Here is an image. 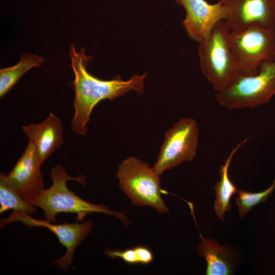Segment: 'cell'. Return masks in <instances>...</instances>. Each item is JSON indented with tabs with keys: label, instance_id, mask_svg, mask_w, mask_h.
I'll list each match as a JSON object with an SVG mask.
<instances>
[{
	"label": "cell",
	"instance_id": "cell-1",
	"mask_svg": "<svg viewBox=\"0 0 275 275\" xmlns=\"http://www.w3.org/2000/svg\"><path fill=\"white\" fill-rule=\"evenodd\" d=\"M69 55L75 78L72 82L75 96L73 101L75 109L71 120V128L74 132L86 135L88 132L87 125L90 116L95 105L104 99L113 100L124 96L131 90L140 94L144 93V80L147 72L143 75H134L129 80H123L121 76H116L109 80L98 79L90 74L87 66L92 57L86 54L84 47L77 51L71 44Z\"/></svg>",
	"mask_w": 275,
	"mask_h": 275
},
{
	"label": "cell",
	"instance_id": "cell-2",
	"mask_svg": "<svg viewBox=\"0 0 275 275\" xmlns=\"http://www.w3.org/2000/svg\"><path fill=\"white\" fill-rule=\"evenodd\" d=\"M49 175L52 181V185L44 189L29 202L43 210L46 221L56 223V215L60 213L76 214L77 219L81 221L87 214L96 212L112 215L119 218L126 225L129 224L125 213L114 211L105 205L86 201L68 189L66 184L68 180H73L85 186L86 182L84 176H70L66 173L65 168L60 164H56L51 169Z\"/></svg>",
	"mask_w": 275,
	"mask_h": 275
},
{
	"label": "cell",
	"instance_id": "cell-3",
	"mask_svg": "<svg viewBox=\"0 0 275 275\" xmlns=\"http://www.w3.org/2000/svg\"><path fill=\"white\" fill-rule=\"evenodd\" d=\"M230 31L226 20L218 21L209 38L198 47L202 72L217 92L229 87L240 75L229 43Z\"/></svg>",
	"mask_w": 275,
	"mask_h": 275
},
{
	"label": "cell",
	"instance_id": "cell-4",
	"mask_svg": "<svg viewBox=\"0 0 275 275\" xmlns=\"http://www.w3.org/2000/svg\"><path fill=\"white\" fill-rule=\"evenodd\" d=\"M116 175L121 189L134 205L151 207L161 213L169 212L161 198L160 176L147 163L129 157L120 163Z\"/></svg>",
	"mask_w": 275,
	"mask_h": 275
},
{
	"label": "cell",
	"instance_id": "cell-5",
	"mask_svg": "<svg viewBox=\"0 0 275 275\" xmlns=\"http://www.w3.org/2000/svg\"><path fill=\"white\" fill-rule=\"evenodd\" d=\"M275 95V61H266L258 73L240 75L235 81L215 96L222 106L229 109L254 108L268 103Z\"/></svg>",
	"mask_w": 275,
	"mask_h": 275
},
{
	"label": "cell",
	"instance_id": "cell-6",
	"mask_svg": "<svg viewBox=\"0 0 275 275\" xmlns=\"http://www.w3.org/2000/svg\"><path fill=\"white\" fill-rule=\"evenodd\" d=\"M229 43L240 75H254L263 62L275 61V30L253 25L231 31Z\"/></svg>",
	"mask_w": 275,
	"mask_h": 275
},
{
	"label": "cell",
	"instance_id": "cell-7",
	"mask_svg": "<svg viewBox=\"0 0 275 275\" xmlns=\"http://www.w3.org/2000/svg\"><path fill=\"white\" fill-rule=\"evenodd\" d=\"M199 129L196 121L181 118L165 133L156 161L152 167L159 176L166 170L193 160L197 153Z\"/></svg>",
	"mask_w": 275,
	"mask_h": 275
},
{
	"label": "cell",
	"instance_id": "cell-8",
	"mask_svg": "<svg viewBox=\"0 0 275 275\" xmlns=\"http://www.w3.org/2000/svg\"><path fill=\"white\" fill-rule=\"evenodd\" d=\"M30 215L25 212L13 211L7 218L1 219V228L8 223L19 221L29 228L43 227L48 229L55 234L61 244L66 249L64 255L53 261L52 264L68 271V267L74 258V251L92 230L93 222L89 220L82 223H64L53 224L46 220L35 219Z\"/></svg>",
	"mask_w": 275,
	"mask_h": 275
},
{
	"label": "cell",
	"instance_id": "cell-9",
	"mask_svg": "<svg viewBox=\"0 0 275 275\" xmlns=\"http://www.w3.org/2000/svg\"><path fill=\"white\" fill-rule=\"evenodd\" d=\"M41 164L35 147L29 142L13 169L7 174L1 173L0 180L29 203L45 189Z\"/></svg>",
	"mask_w": 275,
	"mask_h": 275
},
{
	"label": "cell",
	"instance_id": "cell-10",
	"mask_svg": "<svg viewBox=\"0 0 275 275\" xmlns=\"http://www.w3.org/2000/svg\"><path fill=\"white\" fill-rule=\"evenodd\" d=\"M185 10L186 17L182 22L188 37L199 43L210 37L216 24L226 20L229 16L227 7L222 0L210 4L205 0H175Z\"/></svg>",
	"mask_w": 275,
	"mask_h": 275
},
{
	"label": "cell",
	"instance_id": "cell-11",
	"mask_svg": "<svg viewBox=\"0 0 275 275\" xmlns=\"http://www.w3.org/2000/svg\"><path fill=\"white\" fill-rule=\"evenodd\" d=\"M229 16L231 31H241L253 25L275 30V0H222Z\"/></svg>",
	"mask_w": 275,
	"mask_h": 275
},
{
	"label": "cell",
	"instance_id": "cell-12",
	"mask_svg": "<svg viewBox=\"0 0 275 275\" xmlns=\"http://www.w3.org/2000/svg\"><path fill=\"white\" fill-rule=\"evenodd\" d=\"M22 129L42 164L64 143L61 121L52 113L43 122L23 126Z\"/></svg>",
	"mask_w": 275,
	"mask_h": 275
},
{
	"label": "cell",
	"instance_id": "cell-13",
	"mask_svg": "<svg viewBox=\"0 0 275 275\" xmlns=\"http://www.w3.org/2000/svg\"><path fill=\"white\" fill-rule=\"evenodd\" d=\"M198 247V253L205 258L207 275H227L232 274L234 267V256L228 247L217 241L203 237Z\"/></svg>",
	"mask_w": 275,
	"mask_h": 275
},
{
	"label": "cell",
	"instance_id": "cell-14",
	"mask_svg": "<svg viewBox=\"0 0 275 275\" xmlns=\"http://www.w3.org/2000/svg\"><path fill=\"white\" fill-rule=\"evenodd\" d=\"M248 140L249 139H244L232 149L219 170L220 181L217 182L214 186L216 191L214 209L218 218L222 221H224L225 212L231 208V198L238 190L229 177L228 172L230 164L235 154Z\"/></svg>",
	"mask_w": 275,
	"mask_h": 275
},
{
	"label": "cell",
	"instance_id": "cell-15",
	"mask_svg": "<svg viewBox=\"0 0 275 275\" xmlns=\"http://www.w3.org/2000/svg\"><path fill=\"white\" fill-rule=\"evenodd\" d=\"M44 59L36 54L25 53L13 66L0 70V97L3 98L22 75L33 67L41 66Z\"/></svg>",
	"mask_w": 275,
	"mask_h": 275
},
{
	"label": "cell",
	"instance_id": "cell-16",
	"mask_svg": "<svg viewBox=\"0 0 275 275\" xmlns=\"http://www.w3.org/2000/svg\"><path fill=\"white\" fill-rule=\"evenodd\" d=\"M0 213L13 209L32 214L37 209L36 207L24 200L11 186L0 180Z\"/></svg>",
	"mask_w": 275,
	"mask_h": 275
},
{
	"label": "cell",
	"instance_id": "cell-17",
	"mask_svg": "<svg viewBox=\"0 0 275 275\" xmlns=\"http://www.w3.org/2000/svg\"><path fill=\"white\" fill-rule=\"evenodd\" d=\"M274 189L275 179L268 188L261 192L251 193L238 190L235 203L238 207L239 218L242 219L254 206L266 201Z\"/></svg>",
	"mask_w": 275,
	"mask_h": 275
},
{
	"label": "cell",
	"instance_id": "cell-18",
	"mask_svg": "<svg viewBox=\"0 0 275 275\" xmlns=\"http://www.w3.org/2000/svg\"><path fill=\"white\" fill-rule=\"evenodd\" d=\"M104 253L112 258H120L124 261L129 264L139 263V260L136 250L135 248L128 249L125 250H106Z\"/></svg>",
	"mask_w": 275,
	"mask_h": 275
},
{
	"label": "cell",
	"instance_id": "cell-19",
	"mask_svg": "<svg viewBox=\"0 0 275 275\" xmlns=\"http://www.w3.org/2000/svg\"><path fill=\"white\" fill-rule=\"evenodd\" d=\"M135 249L138 253L139 263L146 265L152 261L154 256L149 249L144 246H138Z\"/></svg>",
	"mask_w": 275,
	"mask_h": 275
}]
</instances>
